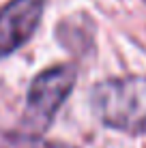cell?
<instances>
[{
    "label": "cell",
    "instance_id": "1",
    "mask_svg": "<svg viewBox=\"0 0 146 148\" xmlns=\"http://www.w3.org/2000/svg\"><path fill=\"white\" fill-rule=\"evenodd\" d=\"M93 105L108 127L125 133H146V77L103 82L93 92Z\"/></svg>",
    "mask_w": 146,
    "mask_h": 148
},
{
    "label": "cell",
    "instance_id": "3",
    "mask_svg": "<svg viewBox=\"0 0 146 148\" xmlns=\"http://www.w3.org/2000/svg\"><path fill=\"white\" fill-rule=\"evenodd\" d=\"M45 0H11L0 9V58L22 47L34 34Z\"/></svg>",
    "mask_w": 146,
    "mask_h": 148
},
{
    "label": "cell",
    "instance_id": "2",
    "mask_svg": "<svg viewBox=\"0 0 146 148\" xmlns=\"http://www.w3.org/2000/svg\"><path fill=\"white\" fill-rule=\"evenodd\" d=\"M75 84V71L69 64H58L41 71L30 84L26 101V122L34 131H43L62 108Z\"/></svg>",
    "mask_w": 146,
    "mask_h": 148
}]
</instances>
